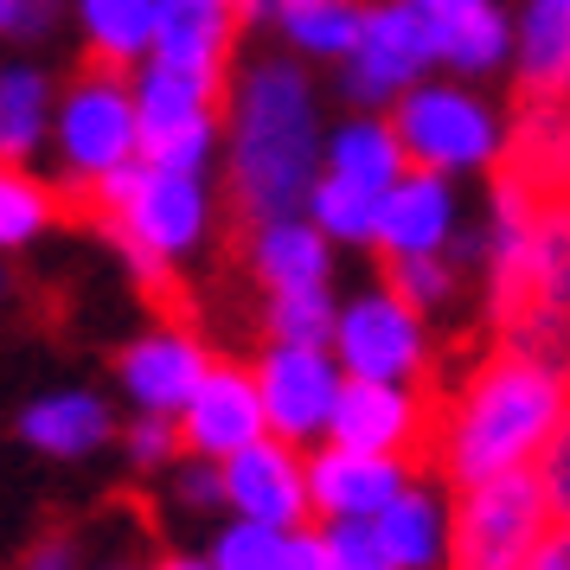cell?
I'll use <instances>...</instances> for the list:
<instances>
[{
  "instance_id": "6da1fadb",
  "label": "cell",
  "mask_w": 570,
  "mask_h": 570,
  "mask_svg": "<svg viewBox=\"0 0 570 570\" xmlns=\"http://www.w3.org/2000/svg\"><path fill=\"white\" fill-rule=\"evenodd\" d=\"M314 199V109L295 65H257L232 97V174L218 212V269H250L257 232Z\"/></svg>"
},
{
  "instance_id": "7a4b0ae2",
  "label": "cell",
  "mask_w": 570,
  "mask_h": 570,
  "mask_svg": "<svg viewBox=\"0 0 570 570\" xmlns=\"http://www.w3.org/2000/svg\"><path fill=\"white\" fill-rule=\"evenodd\" d=\"M493 340L570 385V199L493 193Z\"/></svg>"
},
{
  "instance_id": "3957f363",
  "label": "cell",
  "mask_w": 570,
  "mask_h": 570,
  "mask_svg": "<svg viewBox=\"0 0 570 570\" xmlns=\"http://www.w3.org/2000/svg\"><path fill=\"white\" fill-rule=\"evenodd\" d=\"M564 404L570 385L558 372L493 340V353L468 372V385L442 397V474L455 488H474L488 474L525 468L564 423Z\"/></svg>"
},
{
  "instance_id": "277c9868",
  "label": "cell",
  "mask_w": 570,
  "mask_h": 570,
  "mask_svg": "<svg viewBox=\"0 0 570 570\" xmlns=\"http://www.w3.org/2000/svg\"><path fill=\"white\" fill-rule=\"evenodd\" d=\"M551 500L539 468H507L462 488V507L449 519V570H525L544 544Z\"/></svg>"
},
{
  "instance_id": "5b68a950",
  "label": "cell",
  "mask_w": 570,
  "mask_h": 570,
  "mask_svg": "<svg viewBox=\"0 0 570 570\" xmlns=\"http://www.w3.org/2000/svg\"><path fill=\"white\" fill-rule=\"evenodd\" d=\"M135 58H116L104 46H83L78 71H71V97L58 116V141H65V167L71 174H109L129 167L141 148V109L122 97Z\"/></svg>"
},
{
  "instance_id": "8992f818",
  "label": "cell",
  "mask_w": 570,
  "mask_h": 570,
  "mask_svg": "<svg viewBox=\"0 0 570 570\" xmlns=\"http://www.w3.org/2000/svg\"><path fill=\"white\" fill-rule=\"evenodd\" d=\"M391 129L404 141L416 174H449V167H481L493 148V122L488 109L462 97V90H404L397 109H391Z\"/></svg>"
},
{
  "instance_id": "52a82bcc",
  "label": "cell",
  "mask_w": 570,
  "mask_h": 570,
  "mask_svg": "<svg viewBox=\"0 0 570 570\" xmlns=\"http://www.w3.org/2000/svg\"><path fill=\"white\" fill-rule=\"evenodd\" d=\"M436 58V27L416 0H385L365 13V46L353 52L346 90L353 104H379V97H404L411 78Z\"/></svg>"
},
{
  "instance_id": "ba28073f",
  "label": "cell",
  "mask_w": 570,
  "mask_h": 570,
  "mask_svg": "<svg viewBox=\"0 0 570 570\" xmlns=\"http://www.w3.org/2000/svg\"><path fill=\"white\" fill-rule=\"evenodd\" d=\"M199 232H206L199 174H174V167L141 160V180H135V193H129V212L109 218L97 237H109V244H148L160 257H180V250H193Z\"/></svg>"
},
{
  "instance_id": "9c48e42d",
  "label": "cell",
  "mask_w": 570,
  "mask_h": 570,
  "mask_svg": "<svg viewBox=\"0 0 570 570\" xmlns=\"http://www.w3.org/2000/svg\"><path fill=\"white\" fill-rule=\"evenodd\" d=\"M340 360L353 365V379H430L423 365V327H416V308L397 302V295H365L340 314Z\"/></svg>"
},
{
  "instance_id": "30bf717a",
  "label": "cell",
  "mask_w": 570,
  "mask_h": 570,
  "mask_svg": "<svg viewBox=\"0 0 570 570\" xmlns=\"http://www.w3.org/2000/svg\"><path fill=\"white\" fill-rule=\"evenodd\" d=\"M257 385H263V411L276 423L283 442H308L321 423H334L340 404V379L321 346H288L269 340V353L257 360Z\"/></svg>"
},
{
  "instance_id": "8fae6325",
  "label": "cell",
  "mask_w": 570,
  "mask_h": 570,
  "mask_svg": "<svg viewBox=\"0 0 570 570\" xmlns=\"http://www.w3.org/2000/svg\"><path fill=\"white\" fill-rule=\"evenodd\" d=\"M116 379L129 385V397L141 404V411L174 416V411H186V404L199 397V385L212 379V365H206V346H199V334L160 327V334L135 340L129 353L116 360Z\"/></svg>"
},
{
  "instance_id": "7c38bea8",
  "label": "cell",
  "mask_w": 570,
  "mask_h": 570,
  "mask_svg": "<svg viewBox=\"0 0 570 570\" xmlns=\"http://www.w3.org/2000/svg\"><path fill=\"white\" fill-rule=\"evenodd\" d=\"M225 493L244 519H263V525H302L314 507V488H308V468L295 462L288 442H250L225 462Z\"/></svg>"
},
{
  "instance_id": "4fadbf2b",
  "label": "cell",
  "mask_w": 570,
  "mask_h": 570,
  "mask_svg": "<svg viewBox=\"0 0 570 570\" xmlns=\"http://www.w3.org/2000/svg\"><path fill=\"white\" fill-rule=\"evenodd\" d=\"M269 423L263 411V385L257 372H244V365H212V379L199 385V397L186 404V449L193 455H225L232 462L237 449H250L257 430Z\"/></svg>"
},
{
  "instance_id": "5bb4252c",
  "label": "cell",
  "mask_w": 570,
  "mask_h": 570,
  "mask_svg": "<svg viewBox=\"0 0 570 570\" xmlns=\"http://www.w3.org/2000/svg\"><path fill=\"white\" fill-rule=\"evenodd\" d=\"M404 474L411 468L397 462V455H372V449H321L308 462V488H314V507L334 519H379L404 493Z\"/></svg>"
},
{
  "instance_id": "9a60e30c",
  "label": "cell",
  "mask_w": 570,
  "mask_h": 570,
  "mask_svg": "<svg viewBox=\"0 0 570 570\" xmlns=\"http://www.w3.org/2000/svg\"><path fill=\"white\" fill-rule=\"evenodd\" d=\"M135 109H141V155H155V148H167L174 135L232 116V97H225L206 71H193V65H167V58H160L155 71L141 78Z\"/></svg>"
},
{
  "instance_id": "2e32d148",
  "label": "cell",
  "mask_w": 570,
  "mask_h": 570,
  "mask_svg": "<svg viewBox=\"0 0 570 570\" xmlns=\"http://www.w3.org/2000/svg\"><path fill=\"white\" fill-rule=\"evenodd\" d=\"M237 27H244V20H237L232 7H212V0H160L155 46H160L167 65H193V71H206V78L225 90Z\"/></svg>"
},
{
  "instance_id": "e0dca14e",
  "label": "cell",
  "mask_w": 570,
  "mask_h": 570,
  "mask_svg": "<svg viewBox=\"0 0 570 570\" xmlns=\"http://www.w3.org/2000/svg\"><path fill=\"white\" fill-rule=\"evenodd\" d=\"M449 237V186L436 174H411L385 193V218H379V250L385 257H430Z\"/></svg>"
},
{
  "instance_id": "ac0fdd59",
  "label": "cell",
  "mask_w": 570,
  "mask_h": 570,
  "mask_svg": "<svg viewBox=\"0 0 570 570\" xmlns=\"http://www.w3.org/2000/svg\"><path fill=\"white\" fill-rule=\"evenodd\" d=\"M513 97H570V0H525Z\"/></svg>"
},
{
  "instance_id": "d6986e66",
  "label": "cell",
  "mask_w": 570,
  "mask_h": 570,
  "mask_svg": "<svg viewBox=\"0 0 570 570\" xmlns=\"http://www.w3.org/2000/svg\"><path fill=\"white\" fill-rule=\"evenodd\" d=\"M250 276H257L263 295H288V288H327V244H321V232H308V225L276 218V225H263V232H257Z\"/></svg>"
},
{
  "instance_id": "ffe728a7",
  "label": "cell",
  "mask_w": 570,
  "mask_h": 570,
  "mask_svg": "<svg viewBox=\"0 0 570 570\" xmlns=\"http://www.w3.org/2000/svg\"><path fill=\"white\" fill-rule=\"evenodd\" d=\"M20 436H27L32 449H46V455H90V449L109 436V411L97 397H83V391L46 397V404H32V411L20 416Z\"/></svg>"
},
{
  "instance_id": "44dd1931",
  "label": "cell",
  "mask_w": 570,
  "mask_h": 570,
  "mask_svg": "<svg viewBox=\"0 0 570 570\" xmlns=\"http://www.w3.org/2000/svg\"><path fill=\"white\" fill-rule=\"evenodd\" d=\"M404 167H411V155H404V141H397L391 122H353V129L334 135V174H346V180L391 193L404 180Z\"/></svg>"
},
{
  "instance_id": "7402d4cb",
  "label": "cell",
  "mask_w": 570,
  "mask_h": 570,
  "mask_svg": "<svg viewBox=\"0 0 570 570\" xmlns=\"http://www.w3.org/2000/svg\"><path fill=\"white\" fill-rule=\"evenodd\" d=\"M314 225L327 237H346V244H372L379 237V218H385V193L379 186H360L327 167V180H314Z\"/></svg>"
},
{
  "instance_id": "603a6c76",
  "label": "cell",
  "mask_w": 570,
  "mask_h": 570,
  "mask_svg": "<svg viewBox=\"0 0 570 570\" xmlns=\"http://www.w3.org/2000/svg\"><path fill=\"white\" fill-rule=\"evenodd\" d=\"M83 32H90V46L135 58L141 46H155L160 0H83Z\"/></svg>"
},
{
  "instance_id": "cb8c5ba5",
  "label": "cell",
  "mask_w": 570,
  "mask_h": 570,
  "mask_svg": "<svg viewBox=\"0 0 570 570\" xmlns=\"http://www.w3.org/2000/svg\"><path fill=\"white\" fill-rule=\"evenodd\" d=\"M283 32L302 52H360L365 46V13L353 0H314V7H288Z\"/></svg>"
},
{
  "instance_id": "d4e9b609",
  "label": "cell",
  "mask_w": 570,
  "mask_h": 570,
  "mask_svg": "<svg viewBox=\"0 0 570 570\" xmlns=\"http://www.w3.org/2000/svg\"><path fill=\"white\" fill-rule=\"evenodd\" d=\"M379 539L391 544L397 570H423L436 558V500L430 493H397L379 513Z\"/></svg>"
},
{
  "instance_id": "484cf974",
  "label": "cell",
  "mask_w": 570,
  "mask_h": 570,
  "mask_svg": "<svg viewBox=\"0 0 570 570\" xmlns=\"http://www.w3.org/2000/svg\"><path fill=\"white\" fill-rule=\"evenodd\" d=\"M263 314H269V340H288V346H327V334H340L334 308H327V288L263 295Z\"/></svg>"
},
{
  "instance_id": "4316f807",
  "label": "cell",
  "mask_w": 570,
  "mask_h": 570,
  "mask_svg": "<svg viewBox=\"0 0 570 570\" xmlns=\"http://www.w3.org/2000/svg\"><path fill=\"white\" fill-rule=\"evenodd\" d=\"M500 46H507V27H500V13H493L488 0L474 13H462V20L436 27V58H449L455 71H488L493 58H500Z\"/></svg>"
},
{
  "instance_id": "83f0119b",
  "label": "cell",
  "mask_w": 570,
  "mask_h": 570,
  "mask_svg": "<svg viewBox=\"0 0 570 570\" xmlns=\"http://www.w3.org/2000/svg\"><path fill=\"white\" fill-rule=\"evenodd\" d=\"M39 109H46V83L32 71H7V83H0V148H7V167H20L27 148L39 141Z\"/></svg>"
},
{
  "instance_id": "f1b7e54d",
  "label": "cell",
  "mask_w": 570,
  "mask_h": 570,
  "mask_svg": "<svg viewBox=\"0 0 570 570\" xmlns=\"http://www.w3.org/2000/svg\"><path fill=\"white\" fill-rule=\"evenodd\" d=\"M46 218H58V186H39L20 167H7V180H0V237H7V250H20Z\"/></svg>"
},
{
  "instance_id": "f546056e",
  "label": "cell",
  "mask_w": 570,
  "mask_h": 570,
  "mask_svg": "<svg viewBox=\"0 0 570 570\" xmlns=\"http://www.w3.org/2000/svg\"><path fill=\"white\" fill-rule=\"evenodd\" d=\"M379 257V283H385V295H397V302H411V308H436L442 295H449V283H455V269L430 250V257H385V250H372Z\"/></svg>"
},
{
  "instance_id": "4dcf8cb0",
  "label": "cell",
  "mask_w": 570,
  "mask_h": 570,
  "mask_svg": "<svg viewBox=\"0 0 570 570\" xmlns=\"http://www.w3.org/2000/svg\"><path fill=\"white\" fill-rule=\"evenodd\" d=\"M212 564L218 570H283L288 564V539L283 525H263V519H244L225 539L212 544Z\"/></svg>"
},
{
  "instance_id": "1f68e13d",
  "label": "cell",
  "mask_w": 570,
  "mask_h": 570,
  "mask_svg": "<svg viewBox=\"0 0 570 570\" xmlns=\"http://www.w3.org/2000/svg\"><path fill=\"white\" fill-rule=\"evenodd\" d=\"M327 551H334V570H397L391 544L365 519H340L334 532H327Z\"/></svg>"
},
{
  "instance_id": "d6a6232c",
  "label": "cell",
  "mask_w": 570,
  "mask_h": 570,
  "mask_svg": "<svg viewBox=\"0 0 570 570\" xmlns=\"http://www.w3.org/2000/svg\"><path fill=\"white\" fill-rule=\"evenodd\" d=\"M539 481H544V500H551V519L570 525V404H564V423L539 449Z\"/></svg>"
},
{
  "instance_id": "836d02e7",
  "label": "cell",
  "mask_w": 570,
  "mask_h": 570,
  "mask_svg": "<svg viewBox=\"0 0 570 570\" xmlns=\"http://www.w3.org/2000/svg\"><path fill=\"white\" fill-rule=\"evenodd\" d=\"M129 449L135 455H141V462H160V455H186V430L180 423H174V416H141V423H135L129 430Z\"/></svg>"
},
{
  "instance_id": "e575fe53",
  "label": "cell",
  "mask_w": 570,
  "mask_h": 570,
  "mask_svg": "<svg viewBox=\"0 0 570 570\" xmlns=\"http://www.w3.org/2000/svg\"><path fill=\"white\" fill-rule=\"evenodd\" d=\"M0 20H7L13 39H32L58 20V0H0Z\"/></svg>"
},
{
  "instance_id": "d590c367",
  "label": "cell",
  "mask_w": 570,
  "mask_h": 570,
  "mask_svg": "<svg viewBox=\"0 0 570 570\" xmlns=\"http://www.w3.org/2000/svg\"><path fill=\"white\" fill-rule=\"evenodd\" d=\"M180 500L193 507V513L212 507V500H232V493H225V468H218V474H212V468H186L180 474Z\"/></svg>"
},
{
  "instance_id": "8d00e7d4",
  "label": "cell",
  "mask_w": 570,
  "mask_h": 570,
  "mask_svg": "<svg viewBox=\"0 0 570 570\" xmlns=\"http://www.w3.org/2000/svg\"><path fill=\"white\" fill-rule=\"evenodd\" d=\"M20 570H71V539H65V532H39V539L27 544Z\"/></svg>"
},
{
  "instance_id": "74e56055",
  "label": "cell",
  "mask_w": 570,
  "mask_h": 570,
  "mask_svg": "<svg viewBox=\"0 0 570 570\" xmlns=\"http://www.w3.org/2000/svg\"><path fill=\"white\" fill-rule=\"evenodd\" d=\"M283 570H334V551H327V539H288V564Z\"/></svg>"
},
{
  "instance_id": "f35d334b",
  "label": "cell",
  "mask_w": 570,
  "mask_h": 570,
  "mask_svg": "<svg viewBox=\"0 0 570 570\" xmlns=\"http://www.w3.org/2000/svg\"><path fill=\"white\" fill-rule=\"evenodd\" d=\"M525 570H570V525H558V532H544V544L525 558Z\"/></svg>"
},
{
  "instance_id": "ab89813d",
  "label": "cell",
  "mask_w": 570,
  "mask_h": 570,
  "mask_svg": "<svg viewBox=\"0 0 570 570\" xmlns=\"http://www.w3.org/2000/svg\"><path fill=\"white\" fill-rule=\"evenodd\" d=\"M212 7H232L237 20H257V13H263V0H212Z\"/></svg>"
},
{
  "instance_id": "60d3db41",
  "label": "cell",
  "mask_w": 570,
  "mask_h": 570,
  "mask_svg": "<svg viewBox=\"0 0 570 570\" xmlns=\"http://www.w3.org/2000/svg\"><path fill=\"white\" fill-rule=\"evenodd\" d=\"M155 570H218V564H193V558H160Z\"/></svg>"
},
{
  "instance_id": "b9f144b4",
  "label": "cell",
  "mask_w": 570,
  "mask_h": 570,
  "mask_svg": "<svg viewBox=\"0 0 570 570\" xmlns=\"http://www.w3.org/2000/svg\"><path fill=\"white\" fill-rule=\"evenodd\" d=\"M288 7H314V0H283V13H288Z\"/></svg>"
}]
</instances>
